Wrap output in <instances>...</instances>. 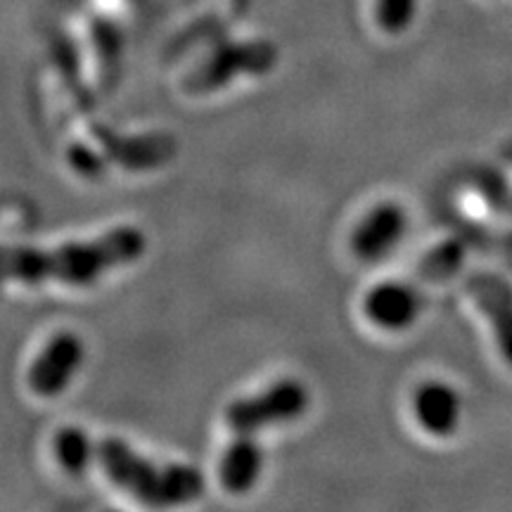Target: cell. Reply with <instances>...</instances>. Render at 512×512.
I'll use <instances>...</instances> for the list:
<instances>
[{
  "instance_id": "cell-1",
  "label": "cell",
  "mask_w": 512,
  "mask_h": 512,
  "mask_svg": "<svg viewBox=\"0 0 512 512\" xmlns=\"http://www.w3.org/2000/svg\"><path fill=\"white\" fill-rule=\"evenodd\" d=\"M145 249V233L133 226H121L98 240L72 242L48 252L0 247V278H15L22 283L60 280L69 285H88L112 268L138 261Z\"/></svg>"
},
{
  "instance_id": "cell-2",
  "label": "cell",
  "mask_w": 512,
  "mask_h": 512,
  "mask_svg": "<svg viewBox=\"0 0 512 512\" xmlns=\"http://www.w3.org/2000/svg\"><path fill=\"white\" fill-rule=\"evenodd\" d=\"M93 460H98L105 477L140 503L181 505L202 496L204 475L195 465H159L133 451L121 439H102L93 444Z\"/></svg>"
},
{
  "instance_id": "cell-3",
  "label": "cell",
  "mask_w": 512,
  "mask_h": 512,
  "mask_svg": "<svg viewBox=\"0 0 512 512\" xmlns=\"http://www.w3.org/2000/svg\"><path fill=\"white\" fill-rule=\"evenodd\" d=\"M309 406L311 394L306 384L287 377L271 384L261 394L230 403L226 408V425L233 434H256L266 427L299 420L309 411Z\"/></svg>"
},
{
  "instance_id": "cell-4",
  "label": "cell",
  "mask_w": 512,
  "mask_h": 512,
  "mask_svg": "<svg viewBox=\"0 0 512 512\" xmlns=\"http://www.w3.org/2000/svg\"><path fill=\"white\" fill-rule=\"evenodd\" d=\"M408 233V214L401 204L380 202L358 221L351 233V252L366 264L387 259Z\"/></svg>"
},
{
  "instance_id": "cell-5",
  "label": "cell",
  "mask_w": 512,
  "mask_h": 512,
  "mask_svg": "<svg viewBox=\"0 0 512 512\" xmlns=\"http://www.w3.org/2000/svg\"><path fill=\"white\" fill-rule=\"evenodd\" d=\"M83 342L74 332H57L29 368V387L38 396H55L67 389L83 363Z\"/></svg>"
},
{
  "instance_id": "cell-6",
  "label": "cell",
  "mask_w": 512,
  "mask_h": 512,
  "mask_svg": "<svg viewBox=\"0 0 512 512\" xmlns=\"http://www.w3.org/2000/svg\"><path fill=\"white\" fill-rule=\"evenodd\" d=\"M413 415L425 432L451 437L463 422V396L448 382H422L413 394Z\"/></svg>"
},
{
  "instance_id": "cell-7",
  "label": "cell",
  "mask_w": 512,
  "mask_h": 512,
  "mask_svg": "<svg viewBox=\"0 0 512 512\" xmlns=\"http://www.w3.org/2000/svg\"><path fill=\"white\" fill-rule=\"evenodd\" d=\"M363 311L375 328L387 332L408 330L420 316V294L406 283L384 280L366 294Z\"/></svg>"
},
{
  "instance_id": "cell-8",
  "label": "cell",
  "mask_w": 512,
  "mask_h": 512,
  "mask_svg": "<svg viewBox=\"0 0 512 512\" xmlns=\"http://www.w3.org/2000/svg\"><path fill=\"white\" fill-rule=\"evenodd\" d=\"M275 60V53L271 46H238V48H226L211 60L200 74H195L190 79L192 91H211V88H219L223 83L233 79L235 69H247V72H264Z\"/></svg>"
},
{
  "instance_id": "cell-9",
  "label": "cell",
  "mask_w": 512,
  "mask_h": 512,
  "mask_svg": "<svg viewBox=\"0 0 512 512\" xmlns=\"http://www.w3.org/2000/svg\"><path fill=\"white\" fill-rule=\"evenodd\" d=\"M264 470V451L254 434H235L219 463V479L230 494H247Z\"/></svg>"
},
{
  "instance_id": "cell-10",
  "label": "cell",
  "mask_w": 512,
  "mask_h": 512,
  "mask_svg": "<svg viewBox=\"0 0 512 512\" xmlns=\"http://www.w3.org/2000/svg\"><path fill=\"white\" fill-rule=\"evenodd\" d=\"M107 143V155L117 159L128 169H150L169 162L174 157L176 143L169 136H145V138H110L100 133Z\"/></svg>"
},
{
  "instance_id": "cell-11",
  "label": "cell",
  "mask_w": 512,
  "mask_h": 512,
  "mask_svg": "<svg viewBox=\"0 0 512 512\" xmlns=\"http://www.w3.org/2000/svg\"><path fill=\"white\" fill-rule=\"evenodd\" d=\"M55 456L60 465L74 477H81L93 463V441L81 427H62L53 441Z\"/></svg>"
},
{
  "instance_id": "cell-12",
  "label": "cell",
  "mask_w": 512,
  "mask_h": 512,
  "mask_svg": "<svg viewBox=\"0 0 512 512\" xmlns=\"http://www.w3.org/2000/svg\"><path fill=\"white\" fill-rule=\"evenodd\" d=\"M420 0H375V22L384 34H403L418 15Z\"/></svg>"
}]
</instances>
